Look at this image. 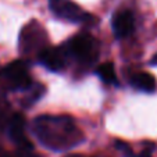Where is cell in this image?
I'll use <instances>...</instances> for the list:
<instances>
[{"label": "cell", "instance_id": "1", "mask_svg": "<svg viewBox=\"0 0 157 157\" xmlns=\"http://www.w3.org/2000/svg\"><path fill=\"white\" fill-rule=\"evenodd\" d=\"M32 129L43 146L52 150H64L79 143L81 132L67 116H40L33 121Z\"/></svg>", "mask_w": 157, "mask_h": 157}, {"label": "cell", "instance_id": "2", "mask_svg": "<svg viewBox=\"0 0 157 157\" xmlns=\"http://www.w3.org/2000/svg\"><path fill=\"white\" fill-rule=\"evenodd\" d=\"M49 6L54 15L71 22H85L92 20V15L86 14L72 0H49Z\"/></svg>", "mask_w": 157, "mask_h": 157}, {"label": "cell", "instance_id": "3", "mask_svg": "<svg viewBox=\"0 0 157 157\" xmlns=\"http://www.w3.org/2000/svg\"><path fill=\"white\" fill-rule=\"evenodd\" d=\"M67 50L81 61H90L96 57V42L92 36L79 33L71 38L67 43Z\"/></svg>", "mask_w": 157, "mask_h": 157}, {"label": "cell", "instance_id": "4", "mask_svg": "<svg viewBox=\"0 0 157 157\" xmlns=\"http://www.w3.org/2000/svg\"><path fill=\"white\" fill-rule=\"evenodd\" d=\"M4 77L11 82V86L15 89H25L31 85V78L28 74L27 64L21 60L13 61L7 65L3 71Z\"/></svg>", "mask_w": 157, "mask_h": 157}, {"label": "cell", "instance_id": "5", "mask_svg": "<svg viewBox=\"0 0 157 157\" xmlns=\"http://www.w3.org/2000/svg\"><path fill=\"white\" fill-rule=\"evenodd\" d=\"M113 31L114 35L117 38H127L128 35H131L135 27V21H133V15L128 10H121V11L116 13V15L113 17Z\"/></svg>", "mask_w": 157, "mask_h": 157}, {"label": "cell", "instance_id": "6", "mask_svg": "<svg viewBox=\"0 0 157 157\" xmlns=\"http://www.w3.org/2000/svg\"><path fill=\"white\" fill-rule=\"evenodd\" d=\"M24 127H25V120L21 114H15L11 118L10 122V138L14 140L15 143H18L21 149L24 150H32L33 146L29 140L25 138L24 135Z\"/></svg>", "mask_w": 157, "mask_h": 157}, {"label": "cell", "instance_id": "7", "mask_svg": "<svg viewBox=\"0 0 157 157\" xmlns=\"http://www.w3.org/2000/svg\"><path fill=\"white\" fill-rule=\"evenodd\" d=\"M39 61L50 71H61L64 67V56L57 49H43L39 53Z\"/></svg>", "mask_w": 157, "mask_h": 157}, {"label": "cell", "instance_id": "8", "mask_svg": "<svg viewBox=\"0 0 157 157\" xmlns=\"http://www.w3.org/2000/svg\"><path fill=\"white\" fill-rule=\"evenodd\" d=\"M131 83H132L133 88L143 90V92H147V93H153L157 88L156 79L149 72H138V74H135L132 77Z\"/></svg>", "mask_w": 157, "mask_h": 157}, {"label": "cell", "instance_id": "9", "mask_svg": "<svg viewBox=\"0 0 157 157\" xmlns=\"http://www.w3.org/2000/svg\"><path fill=\"white\" fill-rule=\"evenodd\" d=\"M96 74L101 78V81L106 83H110V85H117L118 81H117V74H116V70H114V64L113 63H103L100 64L96 68Z\"/></svg>", "mask_w": 157, "mask_h": 157}, {"label": "cell", "instance_id": "10", "mask_svg": "<svg viewBox=\"0 0 157 157\" xmlns=\"http://www.w3.org/2000/svg\"><path fill=\"white\" fill-rule=\"evenodd\" d=\"M151 64H153V65H157V53L156 54H154V57H153V59H151Z\"/></svg>", "mask_w": 157, "mask_h": 157}, {"label": "cell", "instance_id": "11", "mask_svg": "<svg viewBox=\"0 0 157 157\" xmlns=\"http://www.w3.org/2000/svg\"><path fill=\"white\" fill-rule=\"evenodd\" d=\"M139 157H151V156H150V153H149V151H143V153H140Z\"/></svg>", "mask_w": 157, "mask_h": 157}, {"label": "cell", "instance_id": "12", "mask_svg": "<svg viewBox=\"0 0 157 157\" xmlns=\"http://www.w3.org/2000/svg\"><path fill=\"white\" fill-rule=\"evenodd\" d=\"M65 157H86V156H81V154H70V156H65Z\"/></svg>", "mask_w": 157, "mask_h": 157}]
</instances>
